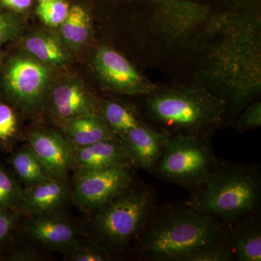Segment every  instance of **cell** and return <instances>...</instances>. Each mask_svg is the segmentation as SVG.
Masks as SVG:
<instances>
[{
    "instance_id": "cell-25",
    "label": "cell",
    "mask_w": 261,
    "mask_h": 261,
    "mask_svg": "<svg viewBox=\"0 0 261 261\" xmlns=\"http://www.w3.org/2000/svg\"><path fill=\"white\" fill-rule=\"evenodd\" d=\"M18 126V117L13 107L0 102V148H9L16 137Z\"/></svg>"
},
{
    "instance_id": "cell-32",
    "label": "cell",
    "mask_w": 261,
    "mask_h": 261,
    "mask_svg": "<svg viewBox=\"0 0 261 261\" xmlns=\"http://www.w3.org/2000/svg\"><path fill=\"white\" fill-rule=\"evenodd\" d=\"M3 62H4V55H3V51L0 49V68H1Z\"/></svg>"
},
{
    "instance_id": "cell-30",
    "label": "cell",
    "mask_w": 261,
    "mask_h": 261,
    "mask_svg": "<svg viewBox=\"0 0 261 261\" xmlns=\"http://www.w3.org/2000/svg\"><path fill=\"white\" fill-rule=\"evenodd\" d=\"M4 257L6 260H37V255L31 249H17L10 250Z\"/></svg>"
},
{
    "instance_id": "cell-13",
    "label": "cell",
    "mask_w": 261,
    "mask_h": 261,
    "mask_svg": "<svg viewBox=\"0 0 261 261\" xmlns=\"http://www.w3.org/2000/svg\"><path fill=\"white\" fill-rule=\"evenodd\" d=\"M69 196L66 181L49 178L23 189L18 211L32 216L54 214L65 205Z\"/></svg>"
},
{
    "instance_id": "cell-10",
    "label": "cell",
    "mask_w": 261,
    "mask_h": 261,
    "mask_svg": "<svg viewBox=\"0 0 261 261\" xmlns=\"http://www.w3.org/2000/svg\"><path fill=\"white\" fill-rule=\"evenodd\" d=\"M48 97L51 113L63 122L98 113L99 102L84 82L74 77L65 78L51 85Z\"/></svg>"
},
{
    "instance_id": "cell-17",
    "label": "cell",
    "mask_w": 261,
    "mask_h": 261,
    "mask_svg": "<svg viewBox=\"0 0 261 261\" xmlns=\"http://www.w3.org/2000/svg\"><path fill=\"white\" fill-rule=\"evenodd\" d=\"M60 28V37L69 50L78 51L88 45L93 38V21L88 10L80 5L70 8Z\"/></svg>"
},
{
    "instance_id": "cell-14",
    "label": "cell",
    "mask_w": 261,
    "mask_h": 261,
    "mask_svg": "<svg viewBox=\"0 0 261 261\" xmlns=\"http://www.w3.org/2000/svg\"><path fill=\"white\" fill-rule=\"evenodd\" d=\"M122 163L133 164L119 138L83 147L73 146L72 166H75L77 171L99 169Z\"/></svg>"
},
{
    "instance_id": "cell-23",
    "label": "cell",
    "mask_w": 261,
    "mask_h": 261,
    "mask_svg": "<svg viewBox=\"0 0 261 261\" xmlns=\"http://www.w3.org/2000/svg\"><path fill=\"white\" fill-rule=\"evenodd\" d=\"M69 4L65 0H49L39 3L36 13L44 25L59 28L69 13Z\"/></svg>"
},
{
    "instance_id": "cell-22",
    "label": "cell",
    "mask_w": 261,
    "mask_h": 261,
    "mask_svg": "<svg viewBox=\"0 0 261 261\" xmlns=\"http://www.w3.org/2000/svg\"><path fill=\"white\" fill-rule=\"evenodd\" d=\"M67 260L71 261H107L112 260V256L107 247L97 243H76L65 250Z\"/></svg>"
},
{
    "instance_id": "cell-26",
    "label": "cell",
    "mask_w": 261,
    "mask_h": 261,
    "mask_svg": "<svg viewBox=\"0 0 261 261\" xmlns=\"http://www.w3.org/2000/svg\"><path fill=\"white\" fill-rule=\"evenodd\" d=\"M24 29L25 23L18 15L0 10V47L21 37Z\"/></svg>"
},
{
    "instance_id": "cell-11",
    "label": "cell",
    "mask_w": 261,
    "mask_h": 261,
    "mask_svg": "<svg viewBox=\"0 0 261 261\" xmlns=\"http://www.w3.org/2000/svg\"><path fill=\"white\" fill-rule=\"evenodd\" d=\"M168 135L165 130H158L142 122L120 138L133 164L147 171H154L162 155Z\"/></svg>"
},
{
    "instance_id": "cell-31",
    "label": "cell",
    "mask_w": 261,
    "mask_h": 261,
    "mask_svg": "<svg viewBox=\"0 0 261 261\" xmlns=\"http://www.w3.org/2000/svg\"><path fill=\"white\" fill-rule=\"evenodd\" d=\"M32 3V0H0V5L3 8L17 13L29 9Z\"/></svg>"
},
{
    "instance_id": "cell-27",
    "label": "cell",
    "mask_w": 261,
    "mask_h": 261,
    "mask_svg": "<svg viewBox=\"0 0 261 261\" xmlns=\"http://www.w3.org/2000/svg\"><path fill=\"white\" fill-rule=\"evenodd\" d=\"M233 253L226 243L216 244L198 250L189 256L185 261H229Z\"/></svg>"
},
{
    "instance_id": "cell-1",
    "label": "cell",
    "mask_w": 261,
    "mask_h": 261,
    "mask_svg": "<svg viewBox=\"0 0 261 261\" xmlns=\"http://www.w3.org/2000/svg\"><path fill=\"white\" fill-rule=\"evenodd\" d=\"M140 233L142 251L154 260L185 261L198 250L226 240L219 219L192 206L154 211Z\"/></svg>"
},
{
    "instance_id": "cell-6",
    "label": "cell",
    "mask_w": 261,
    "mask_h": 261,
    "mask_svg": "<svg viewBox=\"0 0 261 261\" xmlns=\"http://www.w3.org/2000/svg\"><path fill=\"white\" fill-rule=\"evenodd\" d=\"M2 84L7 99L27 113L37 112L47 101L53 68L27 53H16L2 65Z\"/></svg>"
},
{
    "instance_id": "cell-12",
    "label": "cell",
    "mask_w": 261,
    "mask_h": 261,
    "mask_svg": "<svg viewBox=\"0 0 261 261\" xmlns=\"http://www.w3.org/2000/svg\"><path fill=\"white\" fill-rule=\"evenodd\" d=\"M24 230L38 243L63 251L78 241L76 227L57 213L33 216L25 224Z\"/></svg>"
},
{
    "instance_id": "cell-15",
    "label": "cell",
    "mask_w": 261,
    "mask_h": 261,
    "mask_svg": "<svg viewBox=\"0 0 261 261\" xmlns=\"http://www.w3.org/2000/svg\"><path fill=\"white\" fill-rule=\"evenodd\" d=\"M21 47L24 53L51 68L63 66L71 60L70 50L60 36L47 31L30 33L22 41Z\"/></svg>"
},
{
    "instance_id": "cell-33",
    "label": "cell",
    "mask_w": 261,
    "mask_h": 261,
    "mask_svg": "<svg viewBox=\"0 0 261 261\" xmlns=\"http://www.w3.org/2000/svg\"><path fill=\"white\" fill-rule=\"evenodd\" d=\"M38 1H39V2H43V1H49V0H38Z\"/></svg>"
},
{
    "instance_id": "cell-7",
    "label": "cell",
    "mask_w": 261,
    "mask_h": 261,
    "mask_svg": "<svg viewBox=\"0 0 261 261\" xmlns=\"http://www.w3.org/2000/svg\"><path fill=\"white\" fill-rule=\"evenodd\" d=\"M132 163H122L95 170L77 171L73 200L82 211H97L132 187Z\"/></svg>"
},
{
    "instance_id": "cell-19",
    "label": "cell",
    "mask_w": 261,
    "mask_h": 261,
    "mask_svg": "<svg viewBox=\"0 0 261 261\" xmlns=\"http://www.w3.org/2000/svg\"><path fill=\"white\" fill-rule=\"evenodd\" d=\"M15 174L25 187L34 186L51 178L29 146L21 147L10 159Z\"/></svg>"
},
{
    "instance_id": "cell-18",
    "label": "cell",
    "mask_w": 261,
    "mask_h": 261,
    "mask_svg": "<svg viewBox=\"0 0 261 261\" xmlns=\"http://www.w3.org/2000/svg\"><path fill=\"white\" fill-rule=\"evenodd\" d=\"M231 250L240 260H261V230L257 221L246 220L234 228Z\"/></svg>"
},
{
    "instance_id": "cell-8",
    "label": "cell",
    "mask_w": 261,
    "mask_h": 261,
    "mask_svg": "<svg viewBox=\"0 0 261 261\" xmlns=\"http://www.w3.org/2000/svg\"><path fill=\"white\" fill-rule=\"evenodd\" d=\"M92 65L98 80L108 90L127 95L147 96L159 88L125 57L108 46L96 49Z\"/></svg>"
},
{
    "instance_id": "cell-28",
    "label": "cell",
    "mask_w": 261,
    "mask_h": 261,
    "mask_svg": "<svg viewBox=\"0 0 261 261\" xmlns=\"http://www.w3.org/2000/svg\"><path fill=\"white\" fill-rule=\"evenodd\" d=\"M261 125V103H252L246 108L237 121V128L240 130L254 129Z\"/></svg>"
},
{
    "instance_id": "cell-9",
    "label": "cell",
    "mask_w": 261,
    "mask_h": 261,
    "mask_svg": "<svg viewBox=\"0 0 261 261\" xmlns=\"http://www.w3.org/2000/svg\"><path fill=\"white\" fill-rule=\"evenodd\" d=\"M29 147L51 178L66 181L72 167L73 145L68 137L50 129L32 130Z\"/></svg>"
},
{
    "instance_id": "cell-3",
    "label": "cell",
    "mask_w": 261,
    "mask_h": 261,
    "mask_svg": "<svg viewBox=\"0 0 261 261\" xmlns=\"http://www.w3.org/2000/svg\"><path fill=\"white\" fill-rule=\"evenodd\" d=\"M202 187L192 207L225 222L252 214L258 207L260 180L256 173L247 168L214 170Z\"/></svg>"
},
{
    "instance_id": "cell-21",
    "label": "cell",
    "mask_w": 261,
    "mask_h": 261,
    "mask_svg": "<svg viewBox=\"0 0 261 261\" xmlns=\"http://www.w3.org/2000/svg\"><path fill=\"white\" fill-rule=\"evenodd\" d=\"M23 192L18 180L0 164V209L18 208Z\"/></svg>"
},
{
    "instance_id": "cell-29",
    "label": "cell",
    "mask_w": 261,
    "mask_h": 261,
    "mask_svg": "<svg viewBox=\"0 0 261 261\" xmlns=\"http://www.w3.org/2000/svg\"><path fill=\"white\" fill-rule=\"evenodd\" d=\"M18 209H0V247L8 241L18 224Z\"/></svg>"
},
{
    "instance_id": "cell-2",
    "label": "cell",
    "mask_w": 261,
    "mask_h": 261,
    "mask_svg": "<svg viewBox=\"0 0 261 261\" xmlns=\"http://www.w3.org/2000/svg\"><path fill=\"white\" fill-rule=\"evenodd\" d=\"M149 118L168 133L205 137L221 124L226 100L195 86H173L156 89L146 96Z\"/></svg>"
},
{
    "instance_id": "cell-16",
    "label": "cell",
    "mask_w": 261,
    "mask_h": 261,
    "mask_svg": "<svg viewBox=\"0 0 261 261\" xmlns=\"http://www.w3.org/2000/svg\"><path fill=\"white\" fill-rule=\"evenodd\" d=\"M64 130L73 147L117 138L116 134L98 114L84 115L65 121Z\"/></svg>"
},
{
    "instance_id": "cell-5",
    "label": "cell",
    "mask_w": 261,
    "mask_h": 261,
    "mask_svg": "<svg viewBox=\"0 0 261 261\" xmlns=\"http://www.w3.org/2000/svg\"><path fill=\"white\" fill-rule=\"evenodd\" d=\"M214 158L205 137L168 133L154 171L159 176L187 187H202L214 171Z\"/></svg>"
},
{
    "instance_id": "cell-4",
    "label": "cell",
    "mask_w": 261,
    "mask_h": 261,
    "mask_svg": "<svg viewBox=\"0 0 261 261\" xmlns=\"http://www.w3.org/2000/svg\"><path fill=\"white\" fill-rule=\"evenodd\" d=\"M154 203L149 189L129 187L97 211L96 232L112 248H121L140 233L155 211Z\"/></svg>"
},
{
    "instance_id": "cell-20",
    "label": "cell",
    "mask_w": 261,
    "mask_h": 261,
    "mask_svg": "<svg viewBox=\"0 0 261 261\" xmlns=\"http://www.w3.org/2000/svg\"><path fill=\"white\" fill-rule=\"evenodd\" d=\"M97 114L102 117L119 139L141 123L132 110L115 101L99 102Z\"/></svg>"
},
{
    "instance_id": "cell-24",
    "label": "cell",
    "mask_w": 261,
    "mask_h": 261,
    "mask_svg": "<svg viewBox=\"0 0 261 261\" xmlns=\"http://www.w3.org/2000/svg\"><path fill=\"white\" fill-rule=\"evenodd\" d=\"M154 8V18L161 25L177 20L183 13L185 0H146Z\"/></svg>"
}]
</instances>
